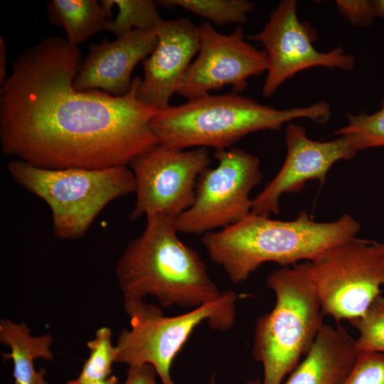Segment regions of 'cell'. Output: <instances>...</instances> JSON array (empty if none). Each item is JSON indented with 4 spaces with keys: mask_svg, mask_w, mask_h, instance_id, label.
I'll list each match as a JSON object with an SVG mask.
<instances>
[{
    "mask_svg": "<svg viewBox=\"0 0 384 384\" xmlns=\"http://www.w3.org/2000/svg\"><path fill=\"white\" fill-rule=\"evenodd\" d=\"M82 63L77 46L50 36L15 60L1 86V151L48 169L128 166L159 144L151 122L160 110L140 101L141 81L113 96L77 90Z\"/></svg>",
    "mask_w": 384,
    "mask_h": 384,
    "instance_id": "obj_1",
    "label": "cell"
},
{
    "mask_svg": "<svg viewBox=\"0 0 384 384\" xmlns=\"http://www.w3.org/2000/svg\"><path fill=\"white\" fill-rule=\"evenodd\" d=\"M361 225L345 213L331 222L316 221L302 210L291 220L250 213L242 220L203 235L211 261L234 284L245 282L265 262L290 266L314 261L332 248L356 238Z\"/></svg>",
    "mask_w": 384,
    "mask_h": 384,
    "instance_id": "obj_2",
    "label": "cell"
},
{
    "mask_svg": "<svg viewBox=\"0 0 384 384\" xmlns=\"http://www.w3.org/2000/svg\"><path fill=\"white\" fill-rule=\"evenodd\" d=\"M178 233L176 219L146 217L145 229L127 244L116 265L124 299L151 295L163 307L193 309L222 296L200 255Z\"/></svg>",
    "mask_w": 384,
    "mask_h": 384,
    "instance_id": "obj_3",
    "label": "cell"
},
{
    "mask_svg": "<svg viewBox=\"0 0 384 384\" xmlns=\"http://www.w3.org/2000/svg\"><path fill=\"white\" fill-rule=\"evenodd\" d=\"M331 116L330 105L320 101L312 105L279 110L231 92L206 94L169 105L154 117L151 129L159 144L183 150L190 147L230 148L243 137L262 130H279L287 122L305 118L319 124Z\"/></svg>",
    "mask_w": 384,
    "mask_h": 384,
    "instance_id": "obj_4",
    "label": "cell"
},
{
    "mask_svg": "<svg viewBox=\"0 0 384 384\" xmlns=\"http://www.w3.org/2000/svg\"><path fill=\"white\" fill-rule=\"evenodd\" d=\"M267 284L275 304L255 323L252 355L263 366L262 384H282L309 352L324 314L309 261L273 270Z\"/></svg>",
    "mask_w": 384,
    "mask_h": 384,
    "instance_id": "obj_5",
    "label": "cell"
},
{
    "mask_svg": "<svg viewBox=\"0 0 384 384\" xmlns=\"http://www.w3.org/2000/svg\"><path fill=\"white\" fill-rule=\"evenodd\" d=\"M7 169L17 184L48 204L53 233L63 240L82 237L107 204L136 191L127 166L48 169L15 159Z\"/></svg>",
    "mask_w": 384,
    "mask_h": 384,
    "instance_id": "obj_6",
    "label": "cell"
},
{
    "mask_svg": "<svg viewBox=\"0 0 384 384\" xmlns=\"http://www.w3.org/2000/svg\"><path fill=\"white\" fill-rule=\"evenodd\" d=\"M237 295L224 291L217 300L175 316L142 299H124L130 329L121 330L115 345L116 363L131 366L151 365L161 384H176L171 366L194 329L203 321L213 330L225 331L235 324Z\"/></svg>",
    "mask_w": 384,
    "mask_h": 384,
    "instance_id": "obj_7",
    "label": "cell"
},
{
    "mask_svg": "<svg viewBox=\"0 0 384 384\" xmlns=\"http://www.w3.org/2000/svg\"><path fill=\"white\" fill-rule=\"evenodd\" d=\"M324 315L340 321L362 316L384 285V243L357 237L309 261Z\"/></svg>",
    "mask_w": 384,
    "mask_h": 384,
    "instance_id": "obj_8",
    "label": "cell"
},
{
    "mask_svg": "<svg viewBox=\"0 0 384 384\" xmlns=\"http://www.w3.org/2000/svg\"><path fill=\"white\" fill-rule=\"evenodd\" d=\"M215 168L199 176L193 205L176 219L178 233L202 235L233 225L252 213V190L262 180L260 161L243 149L215 151Z\"/></svg>",
    "mask_w": 384,
    "mask_h": 384,
    "instance_id": "obj_9",
    "label": "cell"
},
{
    "mask_svg": "<svg viewBox=\"0 0 384 384\" xmlns=\"http://www.w3.org/2000/svg\"><path fill=\"white\" fill-rule=\"evenodd\" d=\"M207 148L171 149L157 144L129 165L136 181V201L129 214L162 215L176 219L193 203L201 174L208 167Z\"/></svg>",
    "mask_w": 384,
    "mask_h": 384,
    "instance_id": "obj_10",
    "label": "cell"
},
{
    "mask_svg": "<svg viewBox=\"0 0 384 384\" xmlns=\"http://www.w3.org/2000/svg\"><path fill=\"white\" fill-rule=\"evenodd\" d=\"M309 26L299 21L297 1L284 0L274 9L264 28L249 37L259 41L267 55V77L262 94L269 97L288 79L314 67L351 70L355 58L340 47L320 52L313 45L314 38Z\"/></svg>",
    "mask_w": 384,
    "mask_h": 384,
    "instance_id": "obj_11",
    "label": "cell"
},
{
    "mask_svg": "<svg viewBox=\"0 0 384 384\" xmlns=\"http://www.w3.org/2000/svg\"><path fill=\"white\" fill-rule=\"evenodd\" d=\"M198 27V56L187 70L178 95L191 99L225 85L240 93L246 89L248 78L267 71L265 51L245 41L241 26L228 35L219 33L209 21Z\"/></svg>",
    "mask_w": 384,
    "mask_h": 384,
    "instance_id": "obj_12",
    "label": "cell"
},
{
    "mask_svg": "<svg viewBox=\"0 0 384 384\" xmlns=\"http://www.w3.org/2000/svg\"><path fill=\"white\" fill-rule=\"evenodd\" d=\"M284 139L285 160L276 176L252 199L253 214L267 217L279 214L283 194L302 191L310 180H319L323 184L334 164L351 159L358 152L348 136L328 142L313 140L303 127L292 123L286 129Z\"/></svg>",
    "mask_w": 384,
    "mask_h": 384,
    "instance_id": "obj_13",
    "label": "cell"
},
{
    "mask_svg": "<svg viewBox=\"0 0 384 384\" xmlns=\"http://www.w3.org/2000/svg\"><path fill=\"white\" fill-rule=\"evenodd\" d=\"M155 31L157 44L143 62L144 78L137 95L142 102L163 110L177 93L193 58L199 50L198 27L190 19L161 18Z\"/></svg>",
    "mask_w": 384,
    "mask_h": 384,
    "instance_id": "obj_14",
    "label": "cell"
},
{
    "mask_svg": "<svg viewBox=\"0 0 384 384\" xmlns=\"http://www.w3.org/2000/svg\"><path fill=\"white\" fill-rule=\"evenodd\" d=\"M157 42L155 29L134 30L115 41L105 38L90 45L74 87L79 91L102 89L116 97L126 95L132 85L134 68L153 52Z\"/></svg>",
    "mask_w": 384,
    "mask_h": 384,
    "instance_id": "obj_15",
    "label": "cell"
},
{
    "mask_svg": "<svg viewBox=\"0 0 384 384\" xmlns=\"http://www.w3.org/2000/svg\"><path fill=\"white\" fill-rule=\"evenodd\" d=\"M358 355L356 340L344 327L324 324L284 384H343Z\"/></svg>",
    "mask_w": 384,
    "mask_h": 384,
    "instance_id": "obj_16",
    "label": "cell"
},
{
    "mask_svg": "<svg viewBox=\"0 0 384 384\" xmlns=\"http://www.w3.org/2000/svg\"><path fill=\"white\" fill-rule=\"evenodd\" d=\"M0 342L10 348V353L1 355L4 362L13 361L14 384H50L45 378L46 369L36 370L34 361L37 359L53 360L50 334L33 336L26 323L2 319L0 321Z\"/></svg>",
    "mask_w": 384,
    "mask_h": 384,
    "instance_id": "obj_17",
    "label": "cell"
},
{
    "mask_svg": "<svg viewBox=\"0 0 384 384\" xmlns=\"http://www.w3.org/2000/svg\"><path fill=\"white\" fill-rule=\"evenodd\" d=\"M47 10L50 21L62 26L66 40L77 46L96 33L105 31L107 22L113 19L95 0H53Z\"/></svg>",
    "mask_w": 384,
    "mask_h": 384,
    "instance_id": "obj_18",
    "label": "cell"
},
{
    "mask_svg": "<svg viewBox=\"0 0 384 384\" xmlns=\"http://www.w3.org/2000/svg\"><path fill=\"white\" fill-rule=\"evenodd\" d=\"M107 12L112 14L114 6L119 12L114 19L109 20L105 31L122 36L134 30H154L161 18L157 10V1L151 0H103L100 1Z\"/></svg>",
    "mask_w": 384,
    "mask_h": 384,
    "instance_id": "obj_19",
    "label": "cell"
},
{
    "mask_svg": "<svg viewBox=\"0 0 384 384\" xmlns=\"http://www.w3.org/2000/svg\"><path fill=\"white\" fill-rule=\"evenodd\" d=\"M158 4L180 7L218 26L242 23L255 4L247 0H163Z\"/></svg>",
    "mask_w": 384,
    "mask_h": 384,
    "instance_id": "obj_20",
    "label": "cell"
},
{
    "mask_svg": "<svg viewBox=\"0 0 384 384\" xmlns=\"http://www.w3.org/2000/svg\"><path fill=\"white\" fill-rule=\"evenodd\" d=\"M112 330L107 326L98 329L95 338L87 341L89 357L74 383H82L105 380L112 375L116 363L117 349L112 342Z\"/></svg>",
    "mask_w": 384,
    "mask_h": 384,
    "instance_id": "obj_21",
    "label": "cell"
},
{
    "mask_svg": "<svg viewBox=\"0 0 384 384\" xmlns=\"http://www.w3.org/2000/svg\"><path fill=\"white\" fill-rule=\"evenodd\" d=\"M334 134L351 137L358 151L384 146V100L380 109L373 114H348L347 124Z\"/></svg>",
    "mask_w": 384,
    "mask_h": 384,
    "instance_id": "obj_22",
    "label": "cell"
},
{
    "mask_svg": "<svg viewBox=\"0 0 384 384\" xmlns=\"http://www.w3.org/2000/svg\"><path fill=\"white\" fill-rule=\"evenodd\" d=\"M358 331V352L384 353V297L379 296L361 317L350 321Z\"/></svg>",
    "mask_w": 384,
    "mask_h": 384,
    "instance_id": "obj_23",
    "label": "cell"
},
{
    "mask_svg": "<svg viewBox=\"0 0 384 384\" xmlns=\"http://www.w3.org/2000/svg\"><path fill=\"white\" fill-rule=\"evenodd\" d=\"M343 384H384V353L361 351Z\"/></svg>",
    "mask_w": 384,
    "mask_h": 384,
    "instance_id": "obj_24",
    "label": "cell"
},
{
    "mask_svg": "<svg viewBox=\"0 0 384 384\" xmlns=\"http://www.w3.org/2000/svg\"><path fill=\"white\" fill-rule=\"evenodd\" d=\"M335 4L340 14L356 26H370L378 17L373 0H336Z\"/></svg>",
    "mask_w": 384,
    "mask_h": 384,
    "instance_id": "obj_25",
    "label": "cell"
},
{
    "mask_svg": "<svg viewBox=\"0 0 384 384\" xmlns=\"http://www.w3.org/2000/svg\"><path fill=\"white\" fill-rule=\"evenodd\" d=\"M156 372L150 364L129 367L124 384H158Z\"/></svg>",
    "mask_w": 384,
    "mask_h": 384,
    "instance_id": "obj_26",
    "label": "cell"
},
{
    "mask_svg": "<svg viewBox=\"0 0 384 384\" xmlns=\"http://www.w3.org/2000/svg\"><path fill=\"white\" fill-rule=\"evenodd\" d=\"M6 50L5 42L2 36L0 37V85H4L6 80Z\"/></svg>",
    "mask_w": 384,
    "mask_h": 384,
    "instance_id": "obj_27",
    "label": "cell"
},
{
    "mask_svg": "<svg viewBox=\"0 0 384 384\" xmlns=\"http://www.w3.org/2000/svg\"><path fill=\"white\" fill-rule=\"evenodd\" d=\"M119 380L116 375H112L109 378L102 380L90 381L82 383H77L72 381V380L66 382V384H118Z\"/></svg>",
    "mask_w": 384,
    "mask_h": 384,
    "instance_id": "obj_28",
    "label": "cell"
},
{
    "mask_svg": "<svg viewBox=\"0 0 384 384\" xmlns=\"http://www.w3.org/2000/svg\"><path fill=\"white\" fill-rule=\"evenodd\" d=\"M377 16L384 19V0H373Z\"/></svg>",
    "mask_w": 384,
    "mask_h": 384,
    "instance_id": "obj_29",
    "label": "cell"
},
{
    "mask_svg": "<svg viewBox=\"0 0 384 384\" xmlns=\"http://www.w3.org/2000/svg\"><path fill=\"white\" fill-rule=\"evenodd\" d=\"M247 384H262V381L259 378H255L247 381Z\"/></svg>",
    "mask_w": 384,
    "mask_h": 384,
    "instance_id": "obj_30",
    "label": "cell"
},
{
    "mask_svg": "<svg viewBox=\"0 0 384 384\" xmlns=\"http://www.w3.org/2000/svg\"><path fill=\"white\" fill-rule=\"evenodd\" d=\"M207 384H215V378L214 375L211 376L209 382Z\"/></svg>",
    "mask_w": 384,
    "mask_h": 384,
    "instance_id": "obj_31",
    "label": "cell"
},
{
    "mask_svg": "<svg viewBox=\"0 0 384 384\" xmlns=\"http://www.w3.org/2000/svg\"><path fill=\"white\" fill-rule=\"evenodd\" d=\"M383 243H384V242H383Z\"/></svg>",
    "mask_w": 384,
    "mask_h": 384,
    "instance_id": "obj_32",
    "label": "cell"
}]
</instances>
